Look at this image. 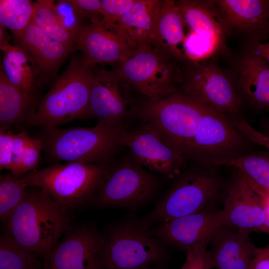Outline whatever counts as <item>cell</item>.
I'll list each match as a JSON object with an SVG mask.
<instances>
[{
    "label": "cell",
    "mask_w": 269,
    "mask_h": 269,
    "mask_svg": "<svg viewBox=\"0 0 269 269\" xmlns=\"http://www.w3.org/2000/svg\"><path fill=\"white\" fill-rule=\"evenodd\" d=\"M55 4L57 14L63 24L77 35L83 25L69 0H58Z\"/></svg>",
    "instance_id": "e575fe53"
},
{
    "label": "cell",
    "mask_w": 269,
    "mask_h": 269,
    "mask_svg": "<svg viewBox=\"0 0 269 269\" xmlns=\"http://www.w3.org/2000/svg\"><path fill=\"white\" fill-rule=\"evenodd\" d=\"M161 0H135L113 30L131 49L151 41Z\"/></svg>",
    "instance_id": "603a6c76"
},
{
    "label": "cell",
    "mask_w": 269,
    "mask_h": 269,
    "mask_svg": "<svg viewBox=\"0 0 269 269\" xmlns=\"http://www.w3.org/2000/svg\"><path fill=\"white\" fill-rule=\"evenodd\" d=\"M32 20L51 39L74 46L76 34L62 23L53 0H38L34 2Z\"/></svg>",
    "instance_id": "83f0119b"
},
{
    "label": "cell",
    "mask_w": 269,
    "mask_h": 269,
    "mask_svg": "<svg viewBox=\"0 0 269 269\" xmlns=\"http://www.w3.org/2000/svg\"><path fill=\"white\" fill-rule=\"evenodd\" d=\"M223 224L221 210L211 207L188 215L159 223L153 231L165 244L187 251L205 241L210 242Z\"/></svg>",
    "instance_id": "ac0fdd59"
},
{
    "label": "cell",
    "mask_w": 269,
    "mask_h": 269,
    "mask_svg": "<svg viewBox=\"0 0 269 269\" xmlns=\"http://www.w3.org/2000/svg\"><path fill=\"white\" fill-rule=\"evenodd\" d=\"M268 209L239 172L231 179L226 191L221 216L223 226L249 234H269Z\"/></svg>",
    "instance_id": "2e32d148"
},
{
    "label": "cell",
    "mask_w": 269,
    "mask_h": 269,
    "mask_svg": "<svg viewBox=\"0 0 269 269\" xmlns=\"http://www.w3.org/2000/svg\"><path fill=\"white\" fill-rule=\"evenodd\" d=\"M39 91L30 92L12 84L0 70V130L29 127L39 99Z\"/></svg>",
    "instance_id": "7402d4cb"
},
{
    "label": "cell",
    "mask_w": 269,
    "mask_h": 269,
    "mask_svg": "<svg viewBox=\"0 0 269 269\" xmlns=\"http://www.w3.org/2000/svg\"><path fill=\"white\" fill-rule=\"evenodd\" d=\"M34 2L29 0H0V24L14 35L21 33L31 21Z\"/></svg>",
    "instance_id": "f546056e"
},
{
    "label": "cell",
    "mask_w": 269,
    "mask_h": 269,
    "mask_svg": "<svg viewBox=\"0 0 269 269\" xmlns=\"http://www.w3.org/2000/svg\"><path fill=\"white\" fill-rule=\"evenodd\" d=\"M69 213L41 189L28 186L24 199L4 223V234L44 260L70 228Z\"/></svg>",
    "instance_id": "6da1fadb"
},
{
    "label": "cell",
    "mask_w": 269,
    "mask_h": 269,
    "mask_svg": "<svg viewBox=\"0 0 269 269\" xmlns=\"http://www.w3.org/2000/svg\"><path fill=\"white\" fill-rule=\"evenodd\" d=\"M108 164L52 163L25 174L27 186L37 187L69 211L84 205L96 194Z\"/></svg>",
    "instance_id": "5b68a950"
},
{
    "label": "cell",
    "mask_w": 269,
    "mask_h": 269,
    "mask_svg": "<svg viewBox=\"0 0 269 269\" xmlns=\"http://www.w3.org/2000/svg\"><path fill=\"white\" fill-rule=\"evenodd\" d=\"M43 147L42 140L39 137H31L20 154L12 159L10 172L21 177L26 173L37 169Z\"/></svg>",
    "instance_id": "1f68e13d"
},
{
    "label": "cell",
    "mask_w": 269,
    "mask_h": 269,
    "mask_svg": "<svg viewBox=\"0 0 269 269\" xmlns=\"http://www.w3.org/2000/svg\"><path fill=\"white\" fill-rule=\"evenodd\" d=\"M262 126L264 134L269 136V120L265 119L262 122Z\"/></svg>",
    "instance_id": "b9f144b4"
},
{
    "label": "cell",
    "mask_w": 269,
    "mask_h": 269,
    "mask_svg": "<svg viewBox=\"0 0 269 269\" xmlns=\"http://www.w3.org/2000/svg\"><path fill=\"white\" fill-rule=\"evenodd\" d=\"M122 146L130 150L133 159L151 172L175 178L183 170L186 156L149 124L143 123L124 134Z\"/></svg>",
    "instance_id": "7c38bea8"
},
{
    "label": "cell",
    "mask_w": 269,
    "mask_h": 269,
    "mask_svg": "<svg viewBox=\"0 0 269 269\" xmlns=\"http://www.w3.org/2000/svg\"><path fill=\"white\" fill-rule=\"evenodd\" d=\"M248 269H269V247H256Z\"/></svg>",
    "instance_id": "f35d334b"
},
{
    "label": "cell",
    "mask_w": 269,
    "mask_h": 269,
    "mask_svg": "<svg viewBox=\"0 0 269 269\" xmlns=\"http://www.w3.org/2000/svg\"><path fill=\"white\" fill-rule=\"evenodd\" d=\"M75 50L81 51L89 64L118 65L131 49L113 30L107 28L102 18L81 26L75 40Z\"/></svg>",
    "instance_id": "ffe728a7"
},
{
    "label": "cell",
    "mask_w": 269,
    "mask_h": 269,
    "mask_svg": "<svg viewBox=\"0 0 269 269\" xmlns=\"http://www.w3.org/2000/svg\"><path fill=\"white\" fill-rule=\"evenodd\" d=\"M251 44L256 51L262 56L269 64V42H260Z\"/></svg>",
    "instance_id": "ab89813d"
},
{
    "label": "cell",
    "mask_w": 269,
    "mask_h": 269,
    "mask_svg": "<svg viewBox=\"0 0 269 269\" xmlns=\"http://www.w3.org/2000/svg\"><path fill=\"white\" fill-rule=\"evenodd\" d=\"M233 119L235 126L249 141L265 147L269 152V136L255 129L243 118Z\"/></svg>",
    "instance_id": "8d00e7d4"
},
{
    "label": "cell",
    "mask_w": 269,
    "mask_h": 269,
    "mask_svg": "<svg viewBox=\"0 0 269 269\" xmlns=\"http://www.w3.org/2000/svg\"><path fill=\"white\" fill-rule=\"evenodd\" d=\"M69 1L81 21L85 18H89L91 23L101 18V0H69Z\"/></svg>",
    "instance_id": "d590c367"
},
{
    "label": "cell",
    "mask_w": 269,
    "mask_h": 269,
    "mask_svg": "<svg viewBox=\"0 0 269 269\" xmlns=\"http://www.w3.org/2000/svg\"><path fill=\"white\" fill-rule=\"evenodd\" d=\"M202 105L219 113L238 118L243 101L228 71L215 58L183 60L178 90Z\"/></svg>",
    "instance_id": "52a82bcc"
},
{
    "label": "cell",
    "mask_w": 269,
    "mask_h": 269,
    "mask_svg": "<svg viewBox=\"0 0 269 269\" xmlns=\"http://www.w3.org/2000/svg\"><path fill=\"white\" fill-rule=\"evenodd\" d=\"M95 67L82 54L73 56L63 73L40 99L29 127H58L86 117Z\"/></svg>",
    "instance_id": "3957f363"
},
{
    "label": "cell",
    "mask_w": 269,
    "mask_h": 269,
    "mask_svg": "<svg viewBox=\"0 0 269 269\" xmlns=\"http://www.w3.org/2000/svg\"><path fill=\"white\" fill-rule=\"evenodd\" d=\"M103 236V269H142L159 266L168 258L166 244L145 223H119Z\"/></svg>",
    "instance_id": "8992f818"
},
{
    "label": "cell",
    "mask_w": 269,
    "mask_h": 269,
    "mask_svg": "<svg viewBox=\"0 0 269 269\" xmlns=\"http://www.w3.org/2000/svg\"><path fill=\"white\" fill-rule=\"evenodd\" d=\"M225 35L240 36L245 44L265 41L269 0H211Z\"/></svg>",
    "instance_id": "9a60e30c"
},
{
    "label": "cell",
    "mask_w": 269,
    "mask_h": 269,
    "mask_svg": "<svg viewBox=\"0 0 269 269\" xmlns=\"http://www.w3.org/2000/svg\"><path fill=\"white\" fill-rule=\"evenodd\" d=\"M157 178L133 159L108 170L96 193L100 207L130 208L150 199L158 187Z\"/></svg>",
    "instance_id": "30bf717a"
},
{
    "label": "cell",
    "mask_w": 269,
    "mask_h": 269,
    "mask_svg": "<svg viewBox=\"0 0 269 269\" xmlns=\"http://www.w3.org/2000/svg\"><path fill=\"white\" fill-rule=\"evenodd\" d=\"M13 134L10 130H0V170H10L13 155Z\"/></svg>",
    "instance_id": "74e56055"
},
{
    "label": "cell",
    "mask_w": 269,
    "mask_h": 269,
    "mask_svg": "<svg viewBox=\"0 0 269 269\" xmlns=\"http://www.w3.org/2000/svg\"><path fill=\"white\" fill-rule=\"evenodd\" d=\"M10 37L5 30V28L0 24V47H2L9 44Z\"/></svg>",
    "instance_id": "60d3db41"
},
{
    "label": "cell",
    "mask_w": 269,
    "mask_h": 269,
    "mask_svg": "<svg viewBox=\"0 0 269 269\" xmlns=\"http://www.w3.org/2000/svg\"><path fill=\"white\" fill-rule=\"evenodd\" d=\"M28 186L21 177L9 173L0 176V219L5 223L24 199Z\"/></svg>",
    "instance_id": "4dcf8cb0"
},
{
    "label": "cell",
    "mask_w": 269,
    "mask_h": 269,
    "mask_svg": "<svg viewBox=\"0 0 269 269\" xmlns=\"http://www.w3.org/2000/svg\"><path fill=\"white\" fill-rule=\"evenodd\" d=\"M231 117L208 109L188 147L187 158L201 164L243 155L248 139L231 122Z\"/></svg>",
    "instance_id": "8fae6325"
},
{
    "label": "cell",
    "mask_w": 269,
    "mask_h": 269,
    "mask_svg": "<svg viewBox=\"0 0 269 269\" xmlns=\"http://www.w3.org/2000/svg\"><path fill=\"white\" fill-rule=\"evenodd\" d=\"M182 61L165 49L149 42L132 49L116 68L144 98L156 101L178 90Z\"/></svg>",
    "instance_id": "277c9868"
},
{
    "label": "cell",
    "mask_w": 269,
    "mask_h": 269,
    "mask_svg": "<svg viewBox=\"0 0 269 269\" xmlns=\"http://www.w3.org/2000/svg\"><path fill=\"white\" fill-rule=\"evenodd\" d=\"M249 234L223 226L214 235L210 251L215 269H248L256 246Z\"/></svg>",
    "instance_id": "44dd1931"
},
{
    "label": "cell",
    "mask_w": 269,
    "mask_h": 269,
    "mask_svg": "<svg viewBox=\"0 0 269 269\" xmlns=\"http://www.w3.org/2000/svg\"><path fill=\"white\" fill-rule=\"evenodd\" d=\"M175 1L189 32L211 41L221 53L227 55L226 37L211 0H179Z\"/></svg>",
    "instance_id": "cb8c5ba5"
},
{
    "label": "cell",
    "mask_w": 269,
    "mask_h": 269,
    "mask_svg": "<svg viewBox=\"0 0 269 269\" xmlns=\"http://www.w3.org/2000/svg\"><path fill=\"white\" fill-rule=\"evenodd\" d=\"M210 242H203L188 249L181 269H214L211 254L207 249Z\"/></svg>",
    "instance_id": "836d02e7"
},
{
    "label": "cell",
    "mask_w": 269,
    "mask_h": 269,
    "mask_svg": "<svg viewBox=\"0 0 269 269\" xmlns=\"http://www.w3.org/2000/svg\"><path fill=\"white\" fill-rule=\"evenodd\" d=\"M201 164L233 167L269 208V156L243 154L231 158L211 160Z\"/></svg>",
    "instance_id": "484cf974"
},
{
    "label": "cell",
    "mask_w": 269,
    "mask_h": 269,
    "mask_svg": "<svg viewBox=\"0 0 269 269\" xmlns=\"http://www.w3.org/2000/svg\"><path fill=\"white\" fill-rule=\"evenodd\" d=\"M228 71L244 102L269 111V64L251 44H245Z\"/></svg>",
    "instance_id": "e0dca14e"
},
{
    "label": "cell",
    "mask_w": 269,
    "mask_h": 269,
    "mask_svg": "<svg viewBox=\"0 0 269 269\" xmlns=\"http://www.w3.org/2000/svg\"><path fill=\"white\" fill-rule=\"evenodd\" d=\"M135 0H101L102 21L108 28L113 30L124 13Z\"/></svg>",
    "instance_id": "d6a6232c"
},
{
    "label": "cell",
    "mask_w": 269,
    "mask_h": 269,
    "mask_svg": "<svg viewBox=\"0 0 269 269\" xmlns=\"http://www.w3.org/2000/svg\"><path fill=\"white\" fill-rule=\"evenodd\" d=\"M15 45L25 50L39 72L37 86L41 88L57 75L62 63L75 50L73 45L56 41L47 36L32 19L19 34L14 36Z\"/></svg>",
    "instance_id": "d6986e66"
},
{
    "label": "cell",
    "mask_w": 269,
    "mask_h": 269,
    "mask_svg": "<svg viewBox=\"0 0 269 269\" xmlns=\"http://www.w3.org/2000/svg\"><path fill=\"white\" fill-rule=\"evenodd\" d=\"M105 240L93 227H71L43 260L44 269H103Z\"/></svg>",
    "instance_id": "5bb4252c"
},
{
    "label": "cell",
    "mask_w": 269,
    "mask_h": 269,
    "mask_svg": "<svg viewBox=\"0 0 269 269\" xmlns=\"http://www.w3.org/2000/svg\"><path fill=\"white\" fill-rule=\"evenodd\" d=\"M182 171L175 178L151 214L159 223L198 212L208 207L221 188L218 175L211 165Z\"/></svg>",
    "instance_id": "9c48e42d"
},
{
    "label": "cell",
    "mask_w": 269,
    "mask_h": 269,
    "mask_svg": "<svg viewBox=\"0 0 269 269\" xmlns=\"http://www.w3.org/2000/svg\"><path fill=\"white\" fill-rule=\"evenodd\" d=\"M142 269H162L159 266H153L148 268H146Z\"/></svg>",
    "instance_id": "ee69618b"
},
{
    "label": "cell",
    "mask_w": 269,
    "mask_h": 269,
    "mask_svg": "<svg viewBox=\"0 0 269 269\" xmlns=\"http://www.w3.org/2000/svg\"><path fill=\"white\" fill-rule=\"evenodd\" d=\"M208 109L177 91L156 101L144 98L137 114L143 123L153 127L186 156L198 125Z\"/></svg>",
    "instance_id": "ba28073f"
},
{
    "label": "cell",
    "mask_w": 269,
    "mask_h": 269,
    "mask_svg": "<svg viewBox=\"0 0 269 269\" xmlns=\"http://www.w3.org/2000/svg\"><path fill=\"white\" fill-rule=\"evenodd\" d=\"M269 40V24L266 31L265 41Z\"/></svg>",
    "instance_id": "7bdbcfd3"
},
{
    "label": "cell",
    "mask_w": 269,
    "mask_h": 269,
    "mask_svg": "<svg viewBox=\"0 0 269 269\" xmlns=\"http://www.w3.org/2000/svg\"><path fill=\"white\" fill-rule=\"evenodd\" d=\"M186 28L176 1L161 0L150 42L165 49L179 60H185L183 44Z\"/></svg>",
    "instance_id": "d4e9b609"
},
{
    "label": "cell",
    "mask_w": 269,
    "mask_h": 269,
    "mask_svg": "<svg viewBox=\"0 0 269 269\" xmlns=\"http://www.w3.org/2000/svg\"><path fill=\"white\" fill-rule=\"evenodd\" d=\"M133 88L116 68L96 70L92 83L87 116L98 123L110 125H127L135 113L131 99Z\"/></svg>",
    "instance_id": "4fadbf2b"
},
{
    "label": "cell",
    "mask_w": 269,
    "mask_h": 269,
    "mask_svg": "<svg viewBox=\"0 0 269 269\" xmlns=\"http://www.w3.org/2000/svg\"><path fill=\"white\" fill-rule=\"evenodd\" d=\"M0 49L3 53L1 69L7 79L24 91H39L37 81L39 72L30 55L16 45L8 44Z\"/></svg>",
    "instance_id": "4316f807"
},
{
    "label": "cell",
    "mask_w": 269,
    "mask_h": 269,
    "mask_svg": "<svg viewBox=\"0 0 269 269\" xmlns=\"http://www.w3.org/2000/svg\"><path fill=\"white\" fill-rule=\"evenodd\" d=\"M8 235L0 238V269H41L44 263Z\"/></svg>",
    "instance_id": "f1b7e54d"
},
{
    "label": "cell",
    "mask_w": 269,
    "mask_h": 269,
    "mask_svg": "<svg viewBox=\"0 0 269 269\" xmlns=\"http://www.w3.org/2000/svg\"><path fill=\"white\" fill-rule=\"evenodd\" d=\"M127 125L102 123L92 128L58 127L42 128L39 137L46 157L52 163L60 161L108 164L122 146Z\"/></svg>",
    "instance_id": "7a4b0ae2"
}]
</instances>
